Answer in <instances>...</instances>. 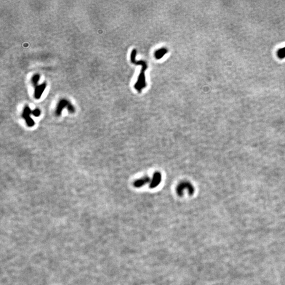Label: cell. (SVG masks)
Listing matches in <instances>:
<instances>
[{"mask_svg": "<svg viewBox=\"0 0 285 285\" xmlns=\"http://www.w3.org/2000/svg\"><path fill=\"white\" fill-rule=\"evenodd\" d=\"M186 191L190 196H192L195 192V188L193 185L188 181H182L177 185L176 192L178 196H182L184 192Z\"/></svg>", "mask_w": 285, "mask_h": 285, "instance_id": "obj_2", "label": "cell"}, {"mask_svg": "<svg viewBox=\"0 0 285 285\" xmlns=\"http://www.w3.org/2000/svg\"><path fill=\"white\" fill-rule=\"evenodd\" d=\"M136 53L137 51L135 49H133L131 54V61L132 63H133L134 65H141L142 66V68L141 69L137 81L136 82L135 84L134 85V88L136 89L139 92H142L143 88H145L146 86V83L145 81V71L148 69V65L147 63L144 61L136 60Z\"/></svg>", "mask_w": 285, "mask_h": 285, "instance_id": "obj_1", "label": "cell"}, {"mask_svg": "<svg viewBox=\"0 0 285 285\" xmlns=\"http://www.w3.org/2000/svg\"><path fill=\"white\" fill-rule=\"evenodd\" d=\"M278 56L280 58H284L285 57V48L281 49L279 50H278L277 53Z\"/></svg>", "mask_w": 285, "mask_h": 285, "instance_id": "obj_10", "label": "cell"}, {"mask_svg": "<svg viewBox=\"0 0 285 285\" xmlns=\"http://www.w3.org/2000/svg\"><path fill=\"white\" fill-rule=\"evenodd\" d=\"M46 87V84L45 83L42 84L41 85H38L36 87L34 91V97L36 99H38L40 98L41 95L43 94Z\"/></svg>", "mask_w": 285, "mask_h": 285, "instance_id": "obj_7", "label": "cell"}, {"mask_svg": "<svg viewBox=\"0 0 285 285\" xmlns=\"http://www.w3.org/2000/svg\"><path fill=\"white\" fill-rule=\"evenodd\" d=\"M162 181V174L159 172H155L150 184V188H154L159 185Z\"/></svg>", "mask_w": 285, "mask_h": 285, "instance_id": "obj_5", "label": "cell"}, {"mask_svg": "<svg viewBox=\"0 0 285 285\" xmlns=\"http://www.w3.org/2000/svg\"><path fill=\"white\" fill-rule=\"evenodd\" d=\"M40 113H41V111L39 109H36L33 111H32V114L36 117H38L40 116Z\"/></svg>", "mask_w": 285, "mask_h": 285, "instance_id": "obj_11", "label": "cell"}, {"mask_svg": "<svg viewBox=\"0 0 285 285\" xmlns=\"http://www.w3.org/2000/svg\"><path fill=\"white\" fill-rule=\"evenodd\" d=\"M65 107L67 108L68 111L71 113H73L75 112V108L73 106V105L66 99H62L59 102L57 107L56 111V115L60 116L61 112L63 111V109L65 108Z\"/></svg>", "mask_w": 285, "mask_h": 285, "instance_id": "obj_3", "label": "cell"}, {"mask_svg": "<svg viewBox=\"0 0 285 285\" xmlns=\"http://www.w3.org/2000/svg\"><path fill=\"white\" fill-rule=\"evenodd\" d=\"M167 52V50L165 48H161L155 51L154 53L155 57L157 59L162 58Z\"/></svg>", "mask_w": 285, "mask_h": 285, "instance_id": "obj_8", "label": "cell"}, {"mask_svg": "<svg viewBox=\"0 0 285 285\" xmlns=\"http://www.w3.org/2000/svg\"><path fill=\"white\" fill-rule=\"evenodd\" d=\"M31 114L32 111L31 109L28 106L25 107L22 113V117L26 121L27 125L29 127H32L35 124L34 121L30 117V115Z\"/></svg>", "mask_w": 285, "mask_h": 285, "instance_id": "obj_4", "label": "cell"}, {"mask_svg": "<svg viewBox=\"0 0 285 285\" xmlns=\"http://www.w3.org/2000/svg\"><path fill=\"white\" fill-rule=\"evenodd\" d=\"M40 75H38V74H36V75H34L33 77L32 78V82L33 84V85L34 86H36L38 83L39 82V79H40Z\"/></svg>", "mask_w": 285, "mask_h": 285, "instance_id": "obj_9", "label": "cell"}, {"mask_svg": "<svg viewBox=\"0 0 285 285\" xmlns=\"http://www.w3.org/2000/svg\"><path fill=\"white\" fill-rule=\"evenodd\" d=\"M150 182H151V179L150 177L145 176V177H142V178L136 180L135 181H134V182L133 185H134V186L136 188H140L142 186H144L146 184L148 183H150Z\"/></svg>", "mask_w": 285, "mask_h": 285, "instance_id": "obj_6", "label": "cell"}]
</instances>
